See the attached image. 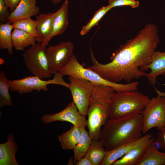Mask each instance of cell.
<instances>
[{
  "label": "cell",
  "instance_id": "cell-1",
  "mask_svg": "<svg viewBox=\"0 0 165 165\" xmlns=\"http://www.w3.org/2000/svg\"><path fill=\"white\" fill-rule=\"evenodd\" d=\"M156 25L147 24L132 38L120 45L106 64L99 62L90 50V59L93 64L86 65L103 79L119 83L124 80L127 83L134 79L145 76L146 68L160 42Z\"/></svg>",
  "mask_w": 165,
  "mask_h": 165
},
{
  "label": "cell",
  "instance_id": "cell-2",
  "mask_svg": "<svg viewBox=\"0 0 165 165\" xmlns=\"http://www.w3.org/2000/svg\"><path fill=\"white\" fill-rule=\"evenodd\" d=\"M141 113L109 118L102 127L99 140L107 151L133 142L142 137Z\"/></svg>",
  "mask_w": 165,
  "mask_h": 165
},
{
  "label": "cell",
  "instance_id": "cell-3",
  "mask_svg": "<svg viewBox=\"0 0 165 165\" xmlns=\"http://www.w3.org/2000/svg\"><path fill=\"white\" fill-rule=\"evenodd\" d=\"M115 90L106 85H94L87 115V127L92 140H99L101 128L109 118L111 100Z\"/></svg>",
  "mask_w": 165,
  "mask_h": 165
},
{
  "label": "cell",
  "instance_id": "cell-4",
  "mask_svg": "<svg viewBox=\"0 0 165 165\" xmlns=\"http://www.w3.org/2000/svg\"><path fill=\"white\" fill-rule=\"evenodd\" d=\"M62 75H68L87 80L94 85H103L110 86L116 92L138 90L139 82L132 81L126 84L114 83L102 78L98 74L87 68H85L78 61L74 54L68 63L60 68L58 72Z\"/></svg>",
  "mask_w": 165,
  "mask_h": 165
},
{
  "label": "cell",
  "instance_id": "cell-5",
  "mask_svg": "<svg viewBox=\"0 0 165 165\" xmlns=\"http://www.w3.org/2000/svg\"><path fill=\"white\" fill-rule=\"evenodd\" d=\"M149 99L137 90L115 92L111 100L109 118L141 113Z\"/></svg>",
  "mask_w": 165,
  "mask_h": 165
},
{
  "label": "cell",
  "instance_id": "cell-6",
  "mask_svg": "<svg viewBox=\"0 0 165 165\" xmlns=\"http://www.w3.org/2000/svg\"><path fill=\"white\" fill-rule=\"evenodd\" d=\"M46 48L40 43H36L28 47L22 55L28 71L34 75L41 79L49 78L53 74Z\"/></svg>",
  "mask_w": 165,
  "mask_h": 165
},
{
  "label": "cell",
  "instance_id": "cell-7",
  "mask_svg": "<svg viewBox=\"0 0 165 165\" xmlns=\"http://www.w3.org/2000/svg\"><path fill=\"white\" fill-rule=\"evenodd\" d=\"M155 89L157 96L149 99L141 113L143 134L153 128L165 126V92Z\"/></svg>",
  "mask_w": 165,
  "mask_h": 165
},
{
  "label": "cell",
  "instance_id": "cell-8",
  "mask_svg": "<svg viewBox=\"0 0 165 165\" xmlns=\"http://www.w3.org/2000/svg\"><path fill=\"white\" fill-rule=\"evenodd\" d=\"M63 76L58 72L54 74L53 78L48 80H42L39 77L34 75L27 76L22 78L15 80L8 79L10 90L17 92L20 94L31 93L36 90L47 91V86L50 84H56L63 86L68 88L69 83H67L63 79Z\"/></svg>",
  "mask_w": 165,
  "mask_h": 165
},
{
  "label": "cell",
  "instance_id": "cell-9",
  "mask_svg": "<svg viewBox=\"0 0 165 165\" xmlns=\"http://www.w3.org/2000/svg\"><path fill=\"white\" fill-rule=\"evenodd\" d=\"M68 89L73 102L79 112L82 116L87 115L90 97L94 85L84 79L69 76Z\"/></svg>",
  "mask_w": 165,
  "mask_h": 165
},
{
  "label": "cell",
  "instance_id": "cell-10",
  "mask_svg": "<svg viewBox=\"0 0 165 165\" xmlns=\"http://www.w3.org/2000/svg\"><path fill=\"white\" fill-rule=\"evenodd\" d=\"M74 45L70 41L63 42L46 48L47 55L53 74L64 67L74 54Z\"/></svg>",
  "mask_w": 165,
  "mask_h": 165
},
{
  "label": "cell",
  "instance_id": "cell-11",
  "mask_svg": "<svg viewBox=\"0 0 165 165\" xmlns=\"http://www.w3.org/2000/svg\"><path fill=\"white\" fill-rule=\"evenodd\" d=\"M41 120L45 124L56 121H62L71 123L73 126L80 128H85L86 126L85 116L80 113L73 101L70 102L64 109L60 112L44 115Z\"/></svg>",
  "mask_w": 165,
  "mask_h": 165
},
{
  "label": "cell",
  "instance_id": "cell-12",
  "mask_svg": "<svg viewBox=\"0 0 165 165\" xmlns=\"http://www.w3.org/2000/svg\"><path fill=\"white\" fill-rule=\"evenodd\" d=\"M68 0H66L55 12L51 32L40 43L43 46L46 47L53 37L63 34L66 29L68 24Z\"/></svg>",
  "mask_w": 165,
  "mask_h": 165
},
{
  "label": "cell",
  "instance_id": "cell-13",
  "mask_svg": "<svg viewBox=\"0 0 165 165\" xmlns=\"http://www.w3.org/2000/svg\"><path fill=\"white\" fill-rule=\"evenodd\" d=\"M37 0H20L7 19V22L12 24L17 20L39 14L40 8L36 5Z\"/></svg>",
  "mask_w": 165,
  "mask_h": 165
},
{
  "label": "cell",
  "instance_id": "cell-14",
  "mask_svg": "<svg viewBox=\"0 0 165 165\" xmlns=\"http://www.w3.org/2000/svg\"><path fill=\"white\" fill-rule=\"evenodd\" d=\"M153 137L152 134L148 133L133 142L123 144L112 150L106 151L105 156L101 165H112L116 161L123 157L133 148Z\"/></svg>",
  "mask_w": 165,
  "mask_h": 165
},
{
  "label": "cell",
  "instance_id": "cell-15",
  "mask_svg": "<svg viewBox=\"0 0 165 165\" xmlns=\"http://www.w3.org/2000/svg\"><path fill=\"white\" fill-rule=\"evenodd\" d=\"M150 69L145 77L150 85L154 86L156 83L157 77L160 75L165 76V52L155 51L153 53L150 64L146 68V71Z\"/></svg>",
  "mask_w": 165,
  "mask_h": 165
},
{
  "label": "cell",
  "instance_id": "cell-16",
  "mask_svg": "<svg viewBox=\"0 0 165 165\" xmlns=\"http://www.w3.org/2000/svg\"><path fill=\"white\" fill-rule=\"evenodd\" d=\"M154 139L153 137L148 138L134 148L112 165H138L147 146Z\"/></svg>",
  "mask_w": 165,
  "mask_h": 165
},
{
  "label": "cell",
  "instance_id": "cell-17",
  "mask_svg": "<svg viewBox=\"0 0 165 165\" xmlns=\"http://www.w3.org/2000/svg\"><path fill=\"white\" fill-rule=\"evenodd\" d=\"M18 150L13 134L10 133L7 141L0 144V165H18L15 154Z\"/></svg>",
  "mask_w": 165,
  "mask_h": 165
},
{
  "label": "cell",
  "instance_id": "cell-18",
  "mask_svg": "<svg viewBox=\"0 0 165 165\" xmlns=\"http://www.w3.org/2000/svg\"><path fill=\"white\" fill-rule=\"evenodd\" d=\"M55 12L39 14L36 16L37 35L36 41L41 43L50 35Z\"/></svg>",
  "mask_w": 165,
  "mask_h": 165
},
{
  "label": "cell",
  "instance_id": "cell-19",
  "mask_svg": "<svg viewBox=\"0 0 165 165\" xmlns=\"http://www.w3.org/2000/svg\"><path fill=\"white\" fill-rule=\"evenodd\" d=\"M154 139L147 146L138 165H165V152L158 150Z\"/></svg>",
  "mask_w": 165,
  "mask_h": 165
},
{
  "label": "cell",
  "instance_id": "cell-20",
  "mask_svg": "<svg viewBox=\"0 0 165 165\" xmlns=\"http://www.w3.org/2000/svg\"><path fill=\"white\" fill-rule=\"evenodd\" d=\"M81 136L80 128L73 126L68 131L58 137L62 148L64 150H73L79 142Z\"/></svg>",
  "mask_w": 165,
  "mask_h": 165
},
{
  "label": "cell",
  "instance_id": "cell-21",
  "mask_svg": "<svg viewBox=\"0 0 165 165\" xmlns=\"http://www.w3.org/2000/svg\"><path fill=\"white\" fill-rule=\"evenodd\" d=\"M13 47L17 51H24L27 48L35 44V38L26 32L14 28L12 32Z\"/></svg>",
  "mask_w": 165,
  "mask_h": 165
},
{
  "label": "cell",
  "instance_id": "cell-22",
  "mask_svg": "<svg viewBox=\"0 0 165 165\" xmlns=\"http://www.w3.org/2000/svg\"><path fill=\"white\" fill-rule=\"evenodd\" d=\"M104 147L99 140H92L84 156L91 161L93 165H101L106 153Z\"/></svg>",
  "mask_w": 165,
  "mask_h": 165
},
{
  "label": "cell",
  "instance_id": "cell-23",
  "mask_svg": "<svg viewBox=\"0 0 165 165\" xmlns=\"http://www.w3.org/2000/svg\"><path fill=\"white\" fill-rule=\"evenodd\" d=\"M81 136L80 140L73 150L74 161L75 164L77 161L84 156L89 149L92 139L85 128H80Z\"/></svg>",
  "mask_w": 165,
  "mask_h": 165
},
{
  "label": "cell",
  "instance_id": "cell-24",
  "mask_svg": "<svg viewBox=\"0 0 165 165\" xmlns=\"http://www.w3.org/2000/svg\"><path fill=\"white\" fill-rule=\"evenodd\" d=\"M14 28L13 24H0V49L7 50L9 55L13 53L12 31Z\"/></svg>",
  "mask_w": 165,
  "mask_h": 165
},
{
  "label": "cell",
  "instance_id": "cell-25",
  "mask_svg": "<svg viewBox=\"0 0 165 165\" xmlns=\"http://www.w3.org/2000/svg\"><path fill=\"white\" fill-rule=\"evenodd\" d=\"M10 85L3 71H0V108L10 106L12 102L9 90Z\"/></svg>",
  "mask_w": 165,
  "mask_h": 165
},
{
  "label": "cell",
  "instance_id": "cell-26",
  "mask_svg": "<svg viewBox=\"0 0 165 165\" xmlns=\"http://www.w3.org/2000/svg\"><path fill=\"white\" fill-rule=\"evenodd\" d=\"M112 8V6L108 5L106 6H103L97 11L88 23L82 28L80 34L82 35H86L92 28L97 25L104 15Z\"/></svg>",
  "mask_w": 165,
  "mask_h": 165
},
{
  "label": "cell",
  "instance_id": "cell-27",
  "mask_svg": "<svg viewBox=\"0 0 165 165\" xmlns=\"http://www.w3.org/2000/svg\"><path fill=\"white\" fill-rule=\"evenodd\" d=\"M14 28L21 30L30 34L35 38L37 35L36 20L31 17L22 19L12 23Z\"/></svg>",
  "mask_w": 165,
  "mask_h": 165
},
{
  "label": "cell",
  "instance_id": "cell-28",
  "mask_svg": "<svg viewBox=\"0 0 165 165\" xmlns=\"http://www.w3.org/2000/svg\"><path fill=\"white\" fill-rule=\"evenodd\" d=\"M108 4L112 8L117 6H128L135 8L139 6V2L136 0H109Z\"/></svg>",
  "mask_w": 165,
  "mask_h": 165
},
{
  "label": "cell",
  "instance_id": "cell-29",
  "mask_svg": "<svg viewBox=\"0 0 165 165\" xmlns=\"http://www.w3.org/2000/svg\"><path fill=\"white\" fill-rule=\"evenodd\" d=\"M157 129L159 130L157 137L154 139L155 145H157L159 148L165 152V126Z\"/></svg>",
  "mask_w": 165,
  "mask_h": 165
},
{
  "label": "cell",
  "instance_id": "cell-30",
  "mask_svg": "<svg viewBox=\"0 0 165 165\" xmlns=\"http://www.w3.org/2000/svg\"><path fill=\"white\" fill-rule=\"evenodd\" d=\"M8 8L4 0H0V20L2 23L7 20L10 14L8 10Z\"/></svg>",
  "mask_w": 165,
  "mask_h": 165
},
{
  "label": "cell",
  "instance_id": "cell-31",
  "mask_svg": "<svg viewBox=\"0 0 165 165\" xmlns=\"http://www.w3.org/2000/svg\"><path fill=\"white\" fill-rule=\"evenodd\" d=\"M20 0H4L6 5L9 9L11 12L17 6Z\"/></svg>",
  "mask_w": 165,
  "mask_h": 165
},
{
  "label": "cell",
  "instance_id": "cell-32",
  "mask_svg": "<svg viewBox=\"0 0 165 165\" xmlns=\"http://www.w3.org/2000/svg\"><path fill=\"white\" fill-rule=\"evenodd\" d=\"M76 165H93L91 161L85 156L78 160L76 163Z\"/></svg>",
  "mask_w": 165,
  "mask_h": 165
},
{
  "label": "cell",
  "instance_id": "cell-33",
  "mask_svg": "<svg viewBox=\"0 0 165 165\" xmlns=\"http://www.w3.org/2000/svg\"><path fill=\"white\" fill-rule=\"evenodd\" d=\"M53 4L56 5L58 4L62 1V0H51Z\"/></svg>",
  "mask_w": 165,
  "mask_h": 165
}]
</instances>
